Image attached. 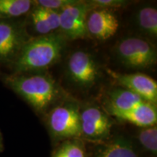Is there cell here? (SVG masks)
<instances>
[{"instance_id":"1","label":"cell","mask_w":157,"mask_h":157,"mask_svg":"<svg viewBox=\"0 0 157 157\" xmlns=\"http://www.w3.org/2000/svg\"><path fill=\"white\" fill-rule=\"evenodd\" d=\"M6 85L38 113H44L61 97V90L50 74L44 71L5 75Z\"/></svg>"},{"instance_id":"2","label":"cell","mask_w":157,"mask_h":157,"mask_svg":"<svg viewBox=\"0 0 157 157\" xmlns=\"http://www.w3.org/2000/svg\"><path fill=\"white\" fill-rule=\"evenodd\" d=\"M66 42L61 33L31 37L11 66L13 74L44 71L61 58Z\"/></svg>"},{"instance_id":"3","label":"cell","mask_w":157,"mask_h":157,"mask_svg":"<svg viewBox=\"0 0 157 157\" xmlns=\"http://www.w3.org/2000/svg\"><path fill=\"white\" fill-rule=\"evenodd\" d=\"M117 58L126 68L143 70L156 63V47L148 39L130 36L121 39L114 48Z\"/></svg>"},{"instance_id":"4","label":"cell","mask_w":157,"mask_h":157,"mask_svg":"<svg viewBox=\"0 0 157 157\" xmlns=\"http://www.w3.org/2000/svg\"><path fill=\"white\" fill-rule=\"evenodd\" d=\"M47 124L52 136L58 140H72L82 136L80 109L75 102H65L50 110Z\"/></svg>"},{"instance_id":"5","label":"cell","mask_w":157,"mask_h":157,"mask_svg":"<svg viewBox=\"0 0 157 157\" xmlns=\"http://www.w3.org/2000/svg\"><path fill=\"white\" fill-rule=\"evenodd\" d=\"M31 38L25 21L0 19V66L11 67Z\"/></svg>"},{"instance_id":"6","label":"cell","mask_w":157,"mask_h":157,"mask_svg":"<svg viewBox=\"0 0 157 157\" xmlns=\"http://www.w3.org/2000/svg\"><path fill=\"white\" fill-rule=\"evenodd\" d=\"M66 74L69 81L77 87L89 89L98 82L101 70L93 55L80 50L70 55L66 63Z\"/></svg>"},{"instance_id":"7","label":"cell","mask_w":157,"mask_h":157,"mask_svg":"<svg viewBox=\"0 0 157 157\" xmlns=\"http://www.w3.org/2000/svg\"><path fill=\"white\" fill-rule=\"evenodd\" d=\"M82 136L92 142H103L111 135L113 121L106 111L97 105L80 110Z\"/></svg>"},{"instance_id":"8","label":"cell","mask_w":157,"mask_h":157,"mask_svg":"<svg viewBox=\"0 0 157 157\" xmlns=\"http://www.w3.org/2000/svg\"><path fill=\"white\" fill-rule=\"evenodd\" d=\"M93 7L87 2L78 1L60 11V29L66 39L76 40L88 35L87 18Z\"/></svg>"},{"instance_id":"9","label":"cell","mask_w":157,"mask_h":157,"mask_svg":"<svg viewBox=\"0 0 157 157\" xmlns=\"http://www.w3.org/2000/svg\"><path fill=\"white\" fill-rule=\"evenodd\" d=\"M107 71L121 87L130 90L146 101L156 105L157 83L154 78L141 73L120 74L110 69Z\"/></svg>"},{"instance_id":"10","label":"cell","mask_w":157,"mask_h":157,"mask_svg":"<svg viewBox=\"0 0 157 157\" xmlns=\"http://www.w3.org/2000/svg\"><path fill=\"white\" fill-rule=\"evenodd\" d=\"M119 26V20L111 10L93 8L88 14L87 34L98 40L111 38L117 32Z\"/></svg>"},{"instance_id":"11","label":"cell","mask_w":157,"mask_h":157,"mask_svg":"<svg viewBox=\"0 0 157 157\" xmlns=\"http://www.w3.org/2000/svg\"><path fill=\"white\" fill-rule=\"evenodd\" d=\"M121 121L131 123L135 126L146 128L154 126L157 121L156 105L144 101L132 109L111 113Z\"/></svg>"},{"instance_id":"12","label":"cell","mask_w":157,"mask_h":157,"mask_svg":"<svg viewBox=\"0 0 157 157\" xmlns=\"http://www.w3.org/2000/svg\"><path fill=\"white\" fill-rule=\"evenodd\" d=\"M144 101H146L130 90L121 87H117L111 90L108 96L107 110L109 114L126 111Z\"/></svg>"},{"instance_id":"13","label":"cell","mask_w":157,"mask_h":157,"mask_svg":"<svg viewBox=\"0 0 157 157\" xmlns=\"http://www.w3.org/2000/svg\"><path fill=\"white\" fill-rule=\"evenodd\" d=\"M136 27L142 34L151 39L157 37V10L151 5H143L135 15Z\"/></svg>"},{"instance_id":"14","label":"cell","mask_w":157,"mask_h":157,"mask_svg":"<svg viewBox=\"0 0 157 157\" xmlns=\"http://www.w3.org/2000/svg\"><path fill=\"white\" fill-rule=\"evenodd\" d=\"M95 157H139L134 147L127 139L119 137L104 145Z\"/></svg>"},{"instance_id":"15","label":"cell","mask_w":157,"mask_h":157,"mask_svg":"<svg viewBox=\"0 0 157 157\" xmlns=\"http://www.w3.org/2000/svg\"><path fill=\"white\" fill-rule=\"evenodd\" d=\"M33 5L31 0H0V19H17L30 13Z\"/></svg>"},{"instance_id":"16","label":"cell","mask_w":157,"mask_h":157,"mask_svg":"<svg viewBox=\"0 0 157 157\" xmlns=\"http://www.w3.org/2000/svg\"><path fill=\"white\" fill-rule=\"evenodd\" d=\"M50 157H87L85 149L81 142L72 139L63 142L55 150Z\"/></svg>"},{"instance_id":"17","label":"cell","mask_w":157,"mask_h":157,"mask_svg":"<svg viewBox=\"0 0 157 157\" xmlns=\"http://www.w3.org/2000/svg\"><path fill=\"white\" fill-rule=\"evenodd\" d=\"M137 138L147 151L156 155L157 153V127L154 126L143 128L139 132Z\"/></svg>"},{"instance_id":"18","label":"cell","mask_w":157,"mask_h":157,"mask_svg":"<svg viewBox=\"0 0 157 157\" xmlns=\"http://www.w3.org/2000/svg\"><path fill=\"white\" fill-rule=\"evenodd\" d=\"M29 13H30V19L33 28L35 32L39 34V36L53 33L51 31L50 26L41 13L40 9L38 6L35 5V7H32Z\"/></svg>"},{"instance_id":"19","label":"cell","mask_w":157,"mask_h":157,"mask_svg":"<svg viewBox=\"0 0 157 157\" xmlns=\"http://www.w3.org/2000/svg\"><path fill=\"white\" fill-rule=\"evenodd\" d=\"M34 5L49 10L56 11H61L68 6L77 2V0H39L33 1Z\"/></svg>"},{"instance_id":"20","label":"cell","mask_w":157,"mask_h":157,"mask_svg":"<svg viewBox=\"0 0 157 157\" xmlns=\"http://www.w3.org/2000/svg\"><path fill=\"white\" fill-rule=\"evenodd\" d=\"M93 8H103V9H115L121 8L126 7L130 3V2L126 0H92L88 1Z\"/></svg>"},{"instance_id":"21","label":"cell","mask_w":157,"mask_h":157,"mask_svg":"<svg viewBox=\"0 0 157 157\" xmlns=\"http://www.w3.org/2000/svg\"><path fill=\"white\" fill-rule=\"evenodd\" d=\"M37 6V5H36ZM41 13L44 17L45 21H47L48 24L50 26L51 31H53L58 30L60 28V12L52 10H49L44 7H39Z\"/></svg>"},{"instance_id":"22","label":"cell","mask_w":157,"mask_h":157,"mask_svg":"<svg viewBox=\"0 0 157 157\" xmlns=\"http://www.w3.org/2000/svg\"><path fill=\"white\" fill-rule=\"evenodd\" d=\"M5 149V145H4V138L2 132L0 131V153H2Z\"/></svg>"}]
</instances>
